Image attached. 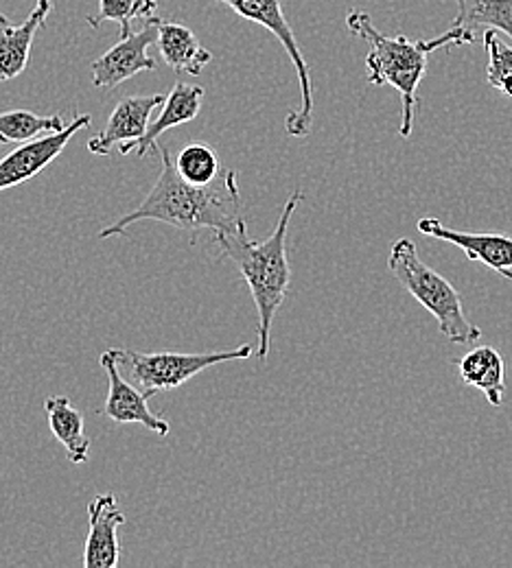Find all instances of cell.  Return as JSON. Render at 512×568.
<instances>
[{
  "label": "cell",
  "mask_w": 512,
  "mask_h": 568,
  "mask_svg": "<svg viewBox=\"0 0 512 568\" xmlns=\"http://www.w3.org/2000/svg\"><path fill=\"white\" fill-rule=\"evenodd\" d=\"M158 151L162 158V169L153 189L137 211L103 227L99 232L101 239L119 236L132 223L143 219L173 225L191 234V241H195L202 230H211L215 234L243 221L241 191L234 171H221L220 178L213 184L195 186L178 173L175 160L171 158V151L167 146L158 144Z\"/></svg>",
  "instance_id": "cell-1"
},
{
  "label": "cell",
  "mask_w": 512,
  "mask_h": 568,
  "mask_svg": "<svg viewBox=\"0 0 512 568\" xmlns=\"http://www.w3.org/2000/svg\"><path fill=\"white\" fill-rule=\"evenodd\" d=\"M302 202V191L292 193L288 204L283 206L281 219L270 239L257 243L248 234L245 219L237 225L215 232V241L221 247V254L230 258L248 288L252 293L257 313H259V358L265 361L272 346V324L283 306L290 284H292V267L288 258V227L295 209Z\"/></svg>",
  "instance_id": "cell-2"
},
{
  "label": "cell",
  "mask_w": 512,
  "mask_h": 568,
  "mask_svg": "<svg viewBox=\"0 0 512 568\" xmlns=\"http://www.w3.org/2000/svg\"><path fill=\"white\" fill-rule=\"evenodd\" d=\"M347 27L353 36L367 40L370 53L367 58L368 81L372 85H390L401 94V130L403 139H410L414 116L419 108V85L428 71L430 53L442 47L473 44L475 36L462 29H449L434 40H408L405 36L388 38L379 33L367 11L353 9L347 16Z\"/></svg>",
  "instance_id": "cell-3"
},
{
  "label": "cell",
  "mask_w": 512,
  "mask_h": 568,
  "mask_svg": "<svg viewBox=\"0 0 512 568\" xmlns=\"http://www.w3.org/2000/svg\"><path fill=\"white\" fill-rule=\"evenodd\" d=\"M388 270L421 306H425V311L436 317L440 335L446 342L478 344L482 339V331L464 313L458 288L421 261L414 241H394L388 256Z\"/></svg>",
  "instance_id": "cell-4"
},
{
  "label": "cell",
  "mask_w": 512,
  "mask_h": 568,
  "mask_svg": "<svg viewBox=\"0 0 512 568\" xmlns=\"http://www.w3.org/2000/svg\"><path fill=\"white\" fill-rule=\"evenodd\" d=\"M252 355L250 346H241L234 351L220 353H202V355H182V353H137V351H114L119 367H128L132 381L143 389L147 398L182 387L187 381L198 376L200 372L225 363V361H243Z\"/></svg>",
  "instance_id": "cell-5"
},
{
  "label": "cell",
  "mask_w": 512,
  "mask_h": 568,
  "mask_svg": "<svg viewBox=\"0 0 512 568\" xmlns=\"http://www.w3.org/2000/svg\"><path fill=\"white\" fill-rule=\"evenodd\" d=\"M228 4L237 16H241L243 20L257 22L261 27H265L288 51L290 60H292L293 69L298 72V81H300V92H302V108L298 112H292L288 116V134L293 139H304L311 132L313 125V88H311V74L309 67L304 62V55L295 42L292 24L288 22L281 0H218Z\"/></svg>",
  "instance_id": "cell-6"
},
{
  "label": "cell",
  "mask_w": 512,
  "mask_h": 568,
  "mask_svg": "<svg viewBox=\"0 0 512 568\" xmlns=\"http://www.w3.org/2000/svg\"><path fill=\"white\" fill-rule=\"evenodd\" d=\"M160 22V18H149L141 31L121 36V40L108 53L94 60L90 67L94 88L114 90L139 72L155 71L158 62L147 53V49L158 42Z\"/></svg>",
  "instance_id": "cell-7"
},
{
  "label": "cell",
  "mask_w": 512,
  "mask_h": 568,
  "mask_svg": "<svg viewBox=\"0 0 512 568\" xmlns=\"http://www.w3.org/2000/svg\"><path fill=\"white\" fill-rule=\"evenodd\" d=\"M90 123H92V119L88 114H81L67 130H62L58 134H49L44 139L24 142L18 149H13L11 153H7L0 160V191L20 186L27 180L36 178L38 173H42L51 162H56L60 158V153L67 149V144L74 134L81 132L83 128H88Z\"/></svg>",
  "instance_id": "cell-8"
},
{
  "label": "cell",
  "mask_w": 512,
  "mask_h": 568,
  "mask_svg": "<svg viewBox=\"0 0 512 568\" xmlns=\"http://www.w3.org/2000/svg\"><path fill=\"white\" fill-rule=\"evenodd\" d=\"M103 372L108 374L110 387H108V398L106 405L101 409V414L106 418H110L112 423L119 425H141L147 430L155 433V435H169L171 426L167 420H162L160 416H155V412L149 409L147 405V396L143 389L132 383H128L121 372H119V361L114 356V351H106L99 358Z\"/></svg>",
  "instance_id": "cell-9"
},
{
  "label": "cell",
  "mask_w": 512,
  "mask_h": 568,
  "mask_svg": "<svg viewBox=\"0 0 512 568\" xmlns=\"http://www.w3.org/2000/svg\"><path fill=\"white\" fill-rule=\"evenodd\" d=\"M126 516L114 495H99L88 503V538L83 545V568H114L121 558L119 527Z\"/></svg>",
  "instance_id": "cell-10"
},
{
  "label": "cell",
  "mask_w": 512,
  "mask_h": 568,
  "mask_svg": "<svg viewBox=\"0 0 512 568\" xmlns=\"http://www.w3.org/2000/svg\"><path fill=\"white\" fill-rule=\"evenodd\" d=\"M164 94L151 97H126L112 110L103 132L88 142V151L94 155H110L114 146L141 141L151 125V114L162 108Z\"/></svg>",
  "instance_id": "cell-11"
},
{
  "label": "cell",
  "mask_w": 512,
  "mask_h": 568,
  "mask_svg": "<svg viewBox=\"0 0 512 568\" xmlns=\"http://www.w3.org/2000/svg\"><path fill=\"white\" fill-rule=\"evenodd\" d=\"M419 232L439 241L458 245L469 261L484 263L493 272L512 270V236L509 234H482V232H460L442 225L436 216H425L419 221Z\"/></svg>",
  "instance_id": "cell-12"
},
{
  "label": "cell",
  "mask_w": 512,
  "mask_h": 568,
  "mask_svg": "<svg viewBox=\"0 0 512 568\" xmlns=\"http://www.w3.org/2000/svg\"><path fill=\"white\" fill-rule=\"evenodd\" d=\"M202 101H204V88L202 85H198V83H175L173 90L167 94L160 114L149 125L145 136L141 141L121 144L119 146L121 155L137 153L139 158H145L149 151H155L158 139L167 130H173L178 125H184V123H191V121L198 119V114L202 110Z\"/></svg>",
  "instance_id": "cell-13"
},
{
  "label": "cell",
  "mask_w": 512,
  "mask_h": 568,
  "mask_svg": "<svg viewBox=\"0 0 512 568\" xmlns=\"http://www.w3.org/2000/svg\"><path fill=\"white\" fill-rule=\"evenodd\" d=\"M51 9V0H38V7L22 24H11L4 16H0V81L16 79L24 72L33 38L44 27Z\"/></svg>",
  "instance_id": "cell-14"
},
{
  "label": "cell",
  "mask_w": 512,
  "mask_h": 568,
  "mask_svg": "<svg viewBox=\"0 0 512 568\" xmlns=\"http://www.w3.org/2000/svg\"><path fill=\"white\" fill-rule=\"evenodd\" d=\"M158 49L169 69L191 77H200L213 62V53L202 47L198 36L178 22H160Z\"/></svg>",
  "instance_id": "cell-15"
},
{
  "label": "cell",
  "mask_w": 512,
  "mask_h": 568,
  "mask_svg": "<svg viewBox=\"0 0 512 568\" xmlns=\"http://www.w3.org/2000/svg\"><path fill=\"white\" fill-rule=\"evenodd\" d=\"M460 381L480 389L493 407L504 405L506 396V363L500 351L491 346H478L458 361Z\"/></svg>",
  "instance_id": "cell-16"
},
{
  "label": "cell",
  "mask_w": 512,
  "mask_h": 568,
  "mask_svg": "<svg viewBox=\"0 0 512 568\" xmlns=\"http://www.w3.org/2000/svg\"><path fill=\"white\" fill-rule=\"evenodd\" d=\"M44 412L49 418L51 433L67 448L69 462L79 466L90 459V439L83 430V416L74 409L67 396H51L44 403Z\"/></svg>",
  "instance_id": "cell-17"
},
{
  "label": "cell",
  "mask_w": 512,
  "mask_h": 568,
  "mask_svg": "<svg viewBox=\"0 0 512 568\" xmlns=\"http://www.w3.org/2000/svg\"><path fill=\"white\" fill-rule=\"evenodd\" d=\"M458 16L451 29L475 36L478 27L495 29L512 38V0H455Z\"/></svg>",
  "instance_id": "cell-18"
},
{
  "label": "cell",
  "mask_w": 512,
  "mask_h": 568,
  "mask_svg": "<svg viewBox=\"0 0 512 568\" xmlns=\"http://www.w3.org/2000/svg\"><path fill=\"white\" fill-rule=\"evenodd\" d=\"M69 125L60 114L40 116L29 110H13L0 114V144L9 142H29L38 139L40 134H58Z\"/></svg>",
  "instance_id": "cell-19"
},
{
  "label": "cell",
  "mask_w": 512,
  "mask_h": 568,
  "mask_svg": "<svg viewBox=\"0 0 512 568\" xmlns=\"http://www.w3.org/2000/svg\"><path fill=\"white\" fill-rule=\"evenodd\" d=\"M178 173L195 186L213 184L221 175V162L215 149L207 142H191L175 155Z\"/></svg>",
  "instance_id": "cell-20"
},
{
  "label": "cell",
  "mask_w": 512,
  "mask_h": 568,
  "mask_svg": "<svg viewBox=\"0 0 512 568\" xmlns=\"http://www.w3.org/2000/svg\"><path fill=\"white\" fill-rule=\"evenodd\" d=\"M158 9V0H99L97 16H88V24L97 29L103 22H117L121 27V36L132 33V22L137 18H153Z\"/></svg>",
  "instance_id": "cell-21"
},
{
  "label": "cell",
  "mask_w": 512,
  "mask_h": 568,
  "mask_svg": "<svg viewBox=\"0 0 512 568\" xmlns=\"http://www.w3.org/2000/svg\"><path fill=\"white\" fill-rule=\"evenodd\" d=\"M484 49L489 53V69H486V79L491 88H500L504 79L512 77V47H509L500 31L486 29L484 31Z\"/></svg>",
  "instance_id": "cell-22"
},
{
  "label": "cell",
  "mask_w": 512,
  "mask_h": 568,
  "mask_svg": "<svg viewBox=\"0 0 512 568\" xmlns=\"http://www.w3.org/2000/svg\"><path fill=\"white\" fill-rule=\"evenodd\" d=\"M498 274H500V276H504V278H506V281H511V283H512L511 270H502V272H498Z\"/></svg>",
  "instance_id": "cell-23"
}]
</instances>
